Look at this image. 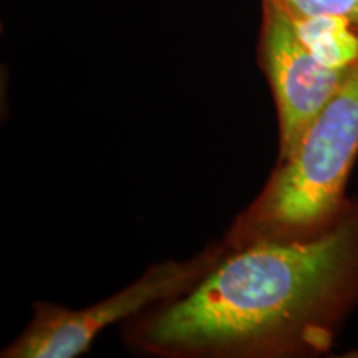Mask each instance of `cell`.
I'll use <instances>...</instances> for the list:
<instances>
[{
    "mask_svg": "<svg viewBox=\"0 0 358 358\" xmlns=\"http://www.w3.org/2000/svg\"><path fill=\"white\" fill-rule=\"evenodd\" d=\"M357 268L352 221L315 237L261 239L156 313L145 340L166 352L245 350L295 340L338 306Z\"/></svg>",
    "mask_w": 358,
    "mask_h": 358,
    "instance_id": "6da1fadb",
    "label": "cell"
},
{
    "mask_svg": "<svg viewBox=\"0 0 358 358\" xmlns=\"http://www.w3.org/2000/svg\"><path fill=\"white\" fill-rule=\"evenodd\" d=\"M358 156V65L282 161L250 209L248 229L261 239H290L324 226L342 204Z\"/></svg>",
    "mask_w": 358,
    "mask_h": 358,
    "instance_id": "7a4b0ae2",
    "label": "cell"
},
{
    "mask_svg": "<svg viewBox=\"0 0 358 358\" xmlns=\"http://www.w3.org/2000/svg\"><path fill=\"white\" fill-rule=\"evenodd\" d=\"M213 254L194 261L164 262L146 272L113 297L82 310L43 306L29 329L3 352L8 358H73L87 352L96 335L115 322L140 312L153 302L186 292L196 280L211 271Z\"/></svg>",
    "mask_w": 358,
    "mask_h": 358,
    "instance_id": "3957f363",
    "label": "cell"
},
{
    "mask_svg": "<svg viewBox=\"0 0 358 358\" xmlns=\"http://www.w3.org/2000/svg\"><path fill=\"white\" fill-rule=\"evenodd\" d=\"M262 3L259 29V65L271 85L279 113L280 163L332 100L348 73L320 64L295 35L287 17L272 3Z\"/></svg>",
    "mask_w": 358,
    "mask_h": 358,
    "instance_id": "277c9868",
    "label": "cell"
},
{
    "mask_svg": "<svg viewBox=\"0 0 358 358\" xmlns=\"http://www.w3.org/2000/svg\"><path fill=\"white\" fill-rule=\"evenodd\" d=\"M284 15L303 47L320 64L343 71L358 65L357 24L332 15Z\"/></svg>",
    "mask_w": 358,
    "mask_h": 358,
    "instance_id": "5b68a950",
    "label": "cell"
},
{
    "mask_svg": "<svg viewBox=\"0 0 358 358\" xmlns=\"http://www.w3.org/2000/svg\"><path fill=\"white\" fill-rule=\"evenodd\" d=\"M287 15H332L358 25V0H261Z\"/></svg>",
    "mask_w": 358,
    "mask_h": 358,
    "instance_id": "8992f818",
    "label": "cell"
}]
</instances>
